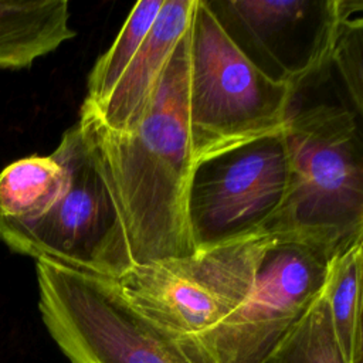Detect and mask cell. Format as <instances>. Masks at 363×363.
I'll list each match as a JSON object with an SVG mask.
<instances>
[{
    "label": "cell",
    "mask_w": 363,
    "mask_h": 363,
    "mask_svg": "<svg viewBox=\"0 0 363 363\" xmlns=\"http://www.w3.org/2000/svg\"><path fill=\"white\" fill-rule=\"evenodd\" d=\"M187 91L189 30L132 129L116 132L79 112L86 152L112 201L132 267L196 251L187 217L196 164Z\"/></svg>",
    "instance_id": "cell-1"
},
{
    "label": "cell",
    "mask_w": 363,
    "mask_h": 363,
    "mask_svg": "<svg viewBox=\"0 0 363 363\" xmlns=\"http://www.w3.org/2000/svg\"><path fill=\"white\" fill-rule=\"evenodd\" d=\"M291 182L267 227L333 258L363 241V145L356 112L319 104L291 112L285 126Z\"/></svg>",
    "instance_id": "cell-2"
},
{
    "label": "cell",
    "mask_w": 363,
    "mask_h": 363,
    "mask_svg": "<svg viewBox=\"0 0 363 363\" xmlns=\"http://www.w3.org/2000/svg\"><path fill=\"white\" fill-rule=\"evenodd\" d=\"M295 94L247 57L208 0H196L187 91L194 163L284 129Z\"/></svg>",
    "instance_id": "cell-3"
},
{
    "label": "cell",
    "mask_w": 363,
    "mask_h": 363,
    "mask_svg": "<svg viewBox=\"0 0 363 363\" xmlns=\"http://www.w3.org/2000/svg\"><path fill=\"white\" fill-rule=\"evenodd\" d=\"M35 275L43 323L69 363H190L116 279L47 258Z\"/></svg>",
    "instance_id": "cell-4"
},
{
    "label": "cell",
    "mask_w": 363,
    "mask_h": 363,
    "mask_svg": "<svg viewBox=\"0 0 363 363\" xmlns=\"http://www.w3.org/2000/svg\"><path fill=\"white\" fill-rule=\"evenodd\" d=\"M278 237L261 233L135 265L116 281L126 299L170 337L201 333L251 294L259 265Z\"/></svg>",
    "instance_id": "cell-5"
},
{
    "label": "cell",
    "mask_w": 363,
    "mask_h": 363,
    "mask_svg": "<svg viewBox=\"0 0 363 363\" xmlns=\"http://www.w3.org/2000/svg\"><path fill=\"white\" fill-rule=\"evenodd\" d=\"M65 169L61 197L41 217L21 221L0 216V241L13 252L47 258L118 279L132 268L118 218L86 152L78 122L51 153Z\"/></svg>",
    "instance_id": "cell-6"
},
{
    "label": "cell",
    "mask_w": 363,
    "mask_h": 363,
    "mask_svg": "<svg viewBox=\"0 0 363 363\" xmlns=\"http://www.w3.org/2000/svg\"><path fill=\"white\" fill-rule=\"evenodd\" d=\"M330 259L311 245L277 240L233 313L201 333L172 339L190 363H259L322 292Z\"/></svg>",
    "instance_id": "cell-7"
},
{
    "label": "cell",
    "mask_w": 363,
    "mask_h": 363,
    "mask_svg": "<svg viewBox=\"0 0 363 363\" xmlns=\"http://www.w3.org/2000/svg\"><path fill=\"white\" fill-rule=\"evenodd\" d=\"M289 182L284 129L196 163L187 194L194 250L267 233Z\"/></svg>",
    "instance_id": "cell-8"
},
{
    "label": "cell",
    "mask_w": 363,
    "mask_h": 363,
    "mask_svg": "<svg viewBox=\"0 0 363 363\" xmlns=\"http://www.w3.org/2000/svg\"><path fill=\"white\" fill-rule=\"evenodd\" d=\"M345 1L220 0L210 6L258 68L298 92L330 65Z\"/></svg>",
    "instance_id": "cell-9"
},
{
    "label": "cell",
    "mask_w": 363,
    "mask_h": 363,
    "mask_svg": "<svg viewBox=\"0 0 363 363\" xmlns=\"http://www.w3.org/2000/svg\"><path fill=\"white\" fill-rule=\"evenodd\" d=\"M194 3L196 0H163L147 37L108 98L96 108L82 105L81 109L92 113L108 129H132L142 118L177 43L190 27Z\"/></svg>",
    "instance_id": "cell-10"
},
{
    "label": "cell",
    "mask_w": 363,
    "mask_h": 363,
    "mask_svg": "<svg viewBox=\"0 0 363 363\" xmlns=\"http://www.w3.org/2000/svg\"><path fill=\"white\" fill-rule=\"evenodd\" d=\"M75 37L65 0L0 1V69H23Z\"/></svg>",
    "instance_id": "cell-11"
},
{
    "label": "cell",
    "mask_w": 363,
    "mask_h": 363,
    "mask_svg": "<svg viewBox=\"0 0 363 363\" xmlns=\"http://www.w3.org/2000/svg\"><path fill=\"white\" fill-rule=\"evenodd\" d=\"M65 184V169L52 155L18 159L0 172V216L35 220L55 204Z\"/></svg>",
    "instance_id": "cell-12"
},
{
    "label": "cell",
    "mask_w": 363,
    "mask_h": 363,
    "mask_svg": "<svg viewBox=\"0 0 363 363\" xmlns=\"http://www.w3.org/2000/svg\"><path fill=\"white\" fill-rule=\"evenodd\" d=\"M362 252L363 241L336 254L329 261L323 288L345 363H363Z\"/></svg>",
    "instance_id": "cell-13"
},
{
    "label": "cell",
    "mask_w": 363,
    "mask_h": 363,
    "mask_svg": "<svg viewBox=\"0 0 363 363\" xmlns=\"http://www.w3.org/2000/svg\"><path fill=\"white\" fill-rule=\"evenodd\" d=\"M162 4L163 0H140L132 7L111 47L92 67L88 77L86 96L82 105L96 108L108 98L125 68L147 37Z\"/></svg>",
    "instance_id": "cell-14"
},
{
    "label": "cell",
    "mask_w": 363,
    "mask_h": 363,
    "mask_svg": "<svg viewBox=\"0 0 363 363\" xmlns=\"http://www.w3.org/2000/svg\"><path fill=\"white\" fill-rule=\"evenodd\" d=\"M259 363H345L323 289Z\"/></svg>",
    "instance_id": "cell-15"
},
{
    "label": "cell",
    "mask_w": 363,
    "mask_h": 363,
    "mask_svg": "<svg viewBox=\"0 0 363 363\" xmlns=\"http://www.w3.org/2000/svg\"><path fill=\"white\" fill-rule=\"evenodd\" d=\"M362 0H346L330 65L340 74L356 115L362 113Z\"/></svg>",
    "instance_id": "cell-16"
}]
</instances>
